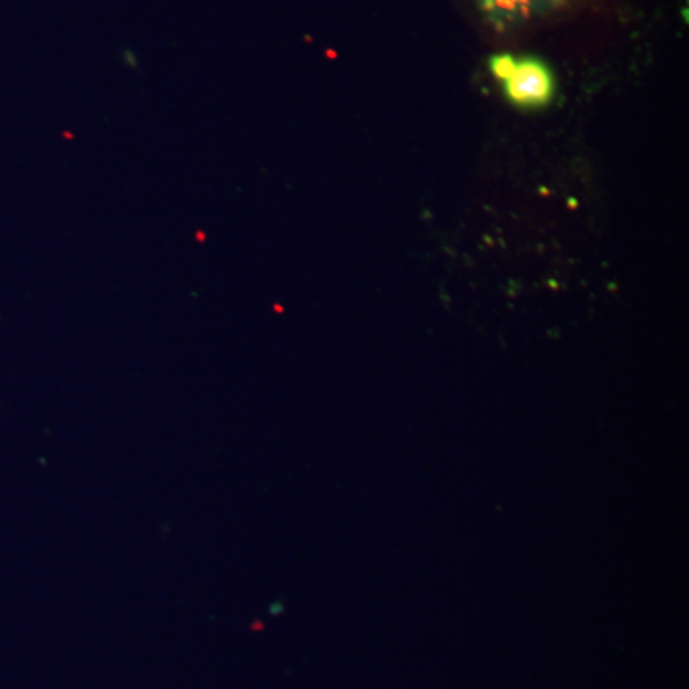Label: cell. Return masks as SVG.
<instances>
[{
    "label": "cell",
    "instance_id": "1",
    "mask_svg": "<svg viewBox=\"0 0 689 689\" xmlns=\"http://www.w3.org/2000/svg\"><path fill=\"white\" fill-rule=\"evenodd\" d=\"M506 95L517 106H544L554 96V77L538 59L515 62L512 74L504 79Z\"/></svg>",
    "mask_w": 689,
    "mask_h": 689
},
{
    "label": "cell",
    "instance_id": "2",
    "mask_svg": "<svg viewBox=\"0 0 689 689\" xmlns=\"http://www.w3.org/2000/svg\"><path fill=\"white\" fill-rule=\"evenodd\" d=\"M569 0H479L484 15L496 28H507L528 22L536 15L548 14L556 8L564 7Z\"/></svg>",
    "mask_w": 689,
    "mask_h": 689
},
{
    "label": "cell",
    "instance_id": "3",
    "mask_svg": "<svg viewBox=\"0 0 689 689\" xmlns=\"http://www.w3.org/2000/svg\"><path fill=\"white\" fill-rule=\"evenodd\" d=\"M515 62H517V59L512 58V56H506V54H504V56H496V58H492V74L496 75L500 81H504L507 75L512 74Z\"/></svg>",
    "mask_w": 689,
    "mask_h": 689
}]
</instances>
